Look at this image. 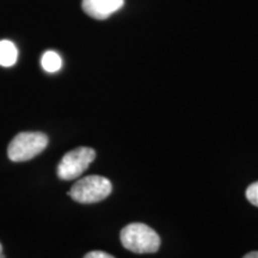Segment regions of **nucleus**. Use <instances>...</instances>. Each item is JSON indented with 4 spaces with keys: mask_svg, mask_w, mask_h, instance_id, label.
Returning <instances> with one entry per match:
<instances>
[{
    "mask_svg": "<svg viewBox=\"0 0 258 258\" xmlns=\"http://www.w3.org/2000/svg\"><path fill=\"white\" fill-rule=\"evenodd\" d=\"M41 64L46 72L55 73L61 69L62 66V60L59 54L54 50H48L42 55Z\"/></svg>",
    "mask_w": 258,
    "mask_h": 258,
    "instance_id": "7",
    "label": "nucleus"
},
{
    "mask_svg": "<svg viewBox=\"0 0 258 258\" xmlns=\"http://www.w3.org/2000/svg\"><path fill=\"white\" fill-rule=\"evenodd\" d=\"M18 50L14 42L9 40L0 41V66L11 67L17 62Z\"/></svg>",
    "mask_w": 258,
    "mask_h": 258,
    "instance_id": "6",
    "label": "nucleus"
},
{
    "mask_svg": "<svg viewBox=\"0 0 258 258\" xmlns=\"http://www.w3.org/2000/svg\"><path fill=\"white\" fill-rule=\"evenodd\" d=\"M112 191L111 182L105 177L92 175L79 179L71 188L69 195L76 202L88 205L96 203L108 198Z\"/></svg>",
    "mask_w": 258,
    "mask_h": 258,
    "instance_id": "3",
    "label": "nucleus"
},
{
    "mask_svg": "<svg viewBox=\"0 0 258 258\" xmlns=\"http://www.w3.org/2000/svg\"><path fill=\"white\" fill-rule=\"evenodd\" d=\"M0 258H5L4 253H3V246H2V244H0Z\"/></svg>",
    "mask_w": 258,
    "mask_h": 258,
    "instance_id": "11",
    "label": "nucleus"
},
{
    "mask_svg": "<svg viewBox=\"0 0 258 258\" xmlns=\"http://www.w3.org/2000/svg\"><path fill=\"white\" fill-rule=\"evenodd\" d=\"M84 258H115L111 254L104 252V251H91V252L86 253Z\"/></svg>",
    "mask_w": 258,
    "mask_h": 258,
    "instance_id": "9",
    "label": "nucleus"
},
{
    "mask_svg": "<svg viewBox=\"0 0 258 258\" xmlns=\"http://www.w3.org/2000/svg\"><path fill=\"white\" fill-rule=\"evenodd\" d=\"M96 151L91 147H78L70 151L62 157L57 165V176L60 179H76L89 169L95 160Z\"/></svg>",
    "mask_w": 258,
    "mask_h": 258,
    "instance_id": "4",
    "label": "nucleus"
},
{
    "mask_svg": "<svg viewBox=\"0 0 258 258\" xmlns=\"http://www.w3.org/2000/svg\"><path fill=\"white\" fill-rule=\"evenodd\" d=\"M49 139L41 132H23L14 138L8 147L10 160L27 161L43 152L48 146Z\"/></svg>",
    "mask_w": 258,
    "mask_h": 258,
    "instance_id": "2",
    "label": "nucleus"
},
{
    "mask_svg": "<svg viewBox=\"0 0 258 258\" xmlns=\"http://www.w3.org/2000/svg\"><path fill=\"white\" fill-rule=\"evenodd\" d=\"M120 239L124 249L134 253H154L160 247L157 232L141 222H133L122 228Z\"/></svg>",
    "mask_w": 258,
    "mask_h": 258,
    "instance_id": "1",
    "label": "nucleus"
},
{
    "mask_svg": "<svg viewBox=\"0 0 258 258\" xmlns=\"http://www.w3.org/2000/svg\"><path fill=\"white\" fill-rule=\"evenodd\" d=\"M246 199L251 205L258 207V182H254L246 189Z\"/></svg>",
    "mask_w": 258,
    "mask_h": 258,
    "instance_id": "8",
    "label": "nucleus"
},
{
    "mask_svg": "<svg viewBox=\"0 0 258 258\" xmlns=\"http://www.w3.org/2000/svg\"><path fill=\"white\" fill-rule=\"evenodd\" d=\"M243 258H258V251H252V252L246 253Z\"/></svg>",
    "mask_w": 258,
    "mask_h": 258,
    "instance_id": "10",
    "label": "nucleus"
},
{
    "mask_svg": "<svg viewBox=\"0 0 258 258\" xmlns=\"http://www.w3.org/2000/svg\"><path fill=\"white\" fill-rule=\"evenodd\" d=\"M124 0H83L82 8L86 15L95 19H106L118 11Z\"/></svg>",
    "mask_w": 258,
    "mask_h": 258,
    "instance_id": "5",
    "label": "nucleus"
}]
</instances>
